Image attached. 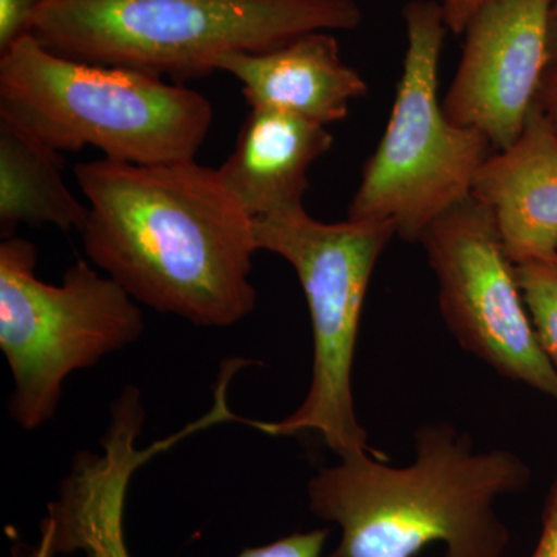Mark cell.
<instances>
[{"instance_id": "obj_20", "label": "cell", "mask_w": 557, "mask_h": 557, "mask_svg": "<svg viewBox=\"0 0 557 557\" xmlns=\"http://www.w3.org/2000/svg\"><path fill=\"white\" fill-rule=\"evenodd\" d=\"M536 104L557 134V64L548 65L539 89Z\"/></svg>"}, {"instance_id": "obj_15", "label": "cell", "mask_w": 557, "mask_h": 557, "mask_svg": "<svg viewBox=\"0 0 557 557\" xmlns=\"http://www.w3.org/2000/svg\"><path fill=\"white\" fill-rule=\"evenodd\" d=\"M515 269L539 346L557 370V255L525 260Z\"/></svg>"}, {"instance_id": "obj_17", "label": "cell", "mask_w": 557, "mask_h": 557, "mask_svg": "<svg viewBox=\"0 0 557 557\" xmlns=\"http://www.w3.org/2000/svg\"><path fill=\"white\" fill-rule=\"evenodd\" d=\"M327 537L329 530L296 533L263 547L244 549L237 557H321Z\"/></svg>"}, {"instance_id": "obj_6", "label": "cell", "mask_w": 557, "mask_h": 557, "mask_svg": "<svg viewBox=\"0 0 557 557\" xmlns=\"http://www.w3.org/2000/svg\"><path fill=\"white\" fill-rule=\"evenodd\" d=\"M408 49L387 127L366 161L347 219L387 220L399 239L420 242L438 218L472 196L494 150L485 135L450 123L438 98L446 27L437 0L403 10Z\"/></svg>"}, {"instance_id": "obj_11", "label": "cell", "mask_w": 557, "mask_h": 557, "mask_svg": "<svg viewBox=\"0 0 557 557\" xmlns=\"http://www.w3.org/2000/svg\"><path fill=\"white\" fill-rule=\"evenodd\" d=\"M472 196L493 212L515 265L557 255V134L537 104L518 141L483 164Z\"/></svg>"}, {"instance_id": "obj_7", "label": "cell", "mask_w": 557, "mask_h": 557, "mask_svg": "<svg viewBox=\"0 0 557 557\" xmlns=\"http://www.w3.org/2000/svg\"><path fill=\"white\" fill-rule=\"evenodd\" d=\"M36 259L28 240L0 245V348L14 380L9 409L28 431L54 417L69 375L145 332L137 300L119 282L78 260L61 285L47 284L36 277Z\"/></svg>"}, {"instance_id": "obj_10", "label": "cell", "mask_w": 557, "mask_h": 557, "mask_svg": "<svg viewBox=\"0 0 557 557\" xmlns=\"http://www.w3.org/2000/svg\"><path fill=\"white\" fill-rule=\"evenodd\" d=\"M218 72L239 81L249 108L281 110L327 127L346 120L350 102L369 91L358 70L341 57L338 39L324 30L262 53L223 54Z\"/></svg>"}, {"instance_id": "obj_18", "label": "cell", "mask_w": 557, "mask_h": 557, "mask_svg": "<svg viewBox=\"0 0 557 557\" xmlns=\"http://www.w3.org/2000/svg\"><path fill=\"white\" fill-rule=\"evenodd\" d=\"M530 557H557V472L545 502L541 536Z\"/></svg>"}, {"instance_id": "obj_3", "label": "cell", "mask_w": 557, "mask_h": 557, "mask_svg": "<svg viewBox=\"0 0 557 557\" xmlns=\"http://www.w3.org/2000/svg\"><path fill=\"white\" fill-rule=\"evenodd\" d=\"M361 21L355 0H46L32 35L70 60L183 84L218 72L223 54L262 53Z\"/></svg>"}, {"instance_id": "obj_21", "label": "cell", "mask_w": 557, "mask_h": 557, "mask_svg": "<svg viewBox=\"0 0 557 557\" xmlns=\"http://www.w3.org/2000/svg\"><path fill=\"white\" fill-rule=\"evenodd\" d=\"M557 64V0H552L548 13V65Z\"/></svg>"}, {"instance_id": "obj_16", "label": "cell", "mask_w": 557, "mask_h": 557, "mask_svg": "<svg viewBox=\"0 0 557 557\" xmlns=\"http://www.w3.org/2000/svg\"><path fill=\"white\" fill-rule=\"evenodd\" d=\"M46 0H0V54L32 35L33 22Z\"/></svg>"}, {"instance_id": "obj_12", "label": "cell", "mask_w": 557, "mask_h": 557, "mask_svg": "<svg viewBox=\"0 0 557 557\" xmlns=\"http://www.w3.org/2000/svg\"><path fill=\"white\" fill-rule=\"evenodd\" d=\"M333 146L327 126L274 109H251L220 177L252 219L304 208L309 171Z\"/></svg>"}, {"instance_id": "obj_14", "label": "cell", "mask_w": 557, "mask_h": 557, "mask_svg": "<svg viewBox=\"0 0 557 557\" xmlns=\"http://www.w3.org/2000/svg\"><path fill=\"white\" fill-rule=\"evenodd\" d=\"M124 504L121 498L97 497L67 509L54 527L58 555L131 557L124 541Z\"/></svg>"}, {"instance_id": "obj_8", "label": "cell", "mask_w": 557, "mask_h": 557, "mask_svg": "<svg viewBox=\"0 0 557 557\" xmlns=\"http://www.w3.org/2000/svg\"><path fill=\"white\" fill-rule=\"evenodd\" d=\"M420 244L437 277L440 313L461 348L557 403V370L539 346L493 212L471 196L435 220Z\"/></svg>"}, {"instance_id": "obj_13", "label": "cell", "mask_w": 557, "mask_h": 557, "mask_svg": "<svg viewBox=\"0 0 557 557\" xmlns=\"http://www.w3.org/2000/svg\"><path fill=\"white\" fill-rule=\"evenodd\" d=\"M61 152L0 116V233L17 226L81 231L89 208L65 185Z\"/></svg>"}, {"instance_id": "obj_5", "label": "cell", "mask_w": 557, "mask_h": 557, "mask_svg": "<svg viewBox=\"0 0 557 557\" xmlns=\"http://www.w3.org/2000/svg\"><path fill=\"white\" fill-rule=\"evenodd\" d=\"M259 251L287 260L298 274L313 329V370L307 397L292 416L252 426L273 437L317 432L339 458L386 456L369 445L355 412L351 372L370 278L397 236L387 220L325 223L306 208L255 219Z\"/></svg>"}, {"instance_id": "obj_2", "label": "cell", "mask_w": 557, "mask_h": 557, "mask_svg": "<svg viewBox=\"0 0 557 557\" xmlns=\"http://www.w3.org/2000/svg\"><path fill=\"white\" fill-rule=\"evenodd\" d=\"M413 440L409 467L351 454L310 480L311 515L341 530L327 557H416L437 542L445 557H504L509 531L496 502L530 485L525 461L511 450L478 453L449 423L423 424Z\"/></svg>"}, {"instance_id": "obj_9", "label": "cell", "mask_w": 557, "mask_h": 557, "mask_svg": "<svg viewBox=\"0 0 557 557\" xmlns=\"http://www.w3.org/2000/svg\"><path fill=\"white\" fill-rule=\"evenodd\" d=\"M552 0H494L469 21L456 76L442 101L457 126L496 152L518 141L548 69Z\"/></svg>"}, {"instance_id": "obj_19", "label": "cell", "mask_w": 557, "mask_h": 557, "mask_svg": "<svg viewBox=\"0 0 557 557\" xmlns=\"http://www.w3.org/2000/svg\"><path fill=\"white\" fill-rule=\"evenodd\" d=\"M491 2L494 0H442L440 5H442L448 30L460 36L463 35L469 21Z\"/></svg>"}, {"instance_id": "obj_1", "label": "cell", "mask_w": 557, "mask_h": 557, "mask_svg": "<svg viewBox=\"0 0 557 557\" xmlns=\"http://www.w3.org/2000/svg\"><path fill=\"white\" fill-rule=\"evenodd\" d=\"M75 177L89 201L84 251L138 304L200 327L255 311V219L219 170L102 157L76 164Z\"/></svg>"}, {"instance_id": "obj_4", "label": "cell", "mask_w": 557, "mask_h": 557, "mask_svg": "<svg viewBox=\"0 0 557 557\" xmlns=\"http://www.w3.org/2000/svg\"><path fill=\"white\" fill-rule=\"evenodd\" d=\"M0 116L58 152L171 164L196 160L214 110L185 84L70 60L28 35L0 54Z\"/></svg>"}]
</instances>
